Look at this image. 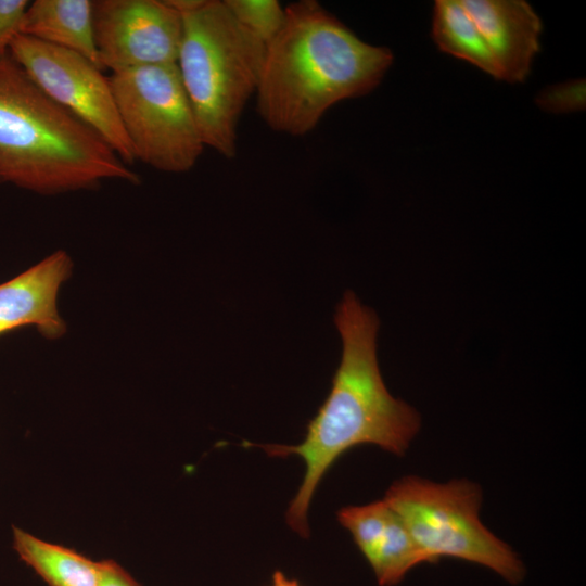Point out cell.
<instances>
[{
    "mask_svg": "<svg viewBox=\"0 0 586 586\" xmlns=\"http://www.w3.org/2000/svg\"><path fill=\"white\" fill-rule=\"evenodd\" d=\"M182 18L177 67L205 148L237 153V129L256 92L266 46L224 0H167Z\"/></svg>",
    "mask_w": 586,
    "mask_h": 586,
    "instance_id": "277c9868",
    "label": "cell"
},
{
    "mask_svg": "<svg viewBox=\"0 0 586 586\" xmlns=\"http://www.w3.org/2000/svg\"><path fill=\"white\" fill-rule=\"evenodd\" d=\"M72 263L59 251L39 264L0 284V335L25 326L55 339L65 332L58 313L61 284L71 273Z\"/></svg>",
    "mask_w": 586,
    "mask_h": 586,
    "instance_id": "8fae6325",
    "label": "cell"
},
{
    "mask_svg": "<svg viewBox=\"0 0 586 586\" xmlns=\"http://www.w3.org/2000/svg\"><path fill=\"white\" fill-rule=\"evenodd\" d=\"M234 18L267 46L281 30L285 7L278 0H224Z\"/></svg>",
    "mask_w": 586,
    "mask_h": 586,
    "instance_id": "9a60e30c",
    "label": "cell"
},
{
    "mask_svg": "<svg viewBox=\"0 0 586 586\" xmlns=\"http://www.w3.org/2000/svg\"><path fill=\"white\" fill-rule=\"evenodd\" d=\"M432 35L445 53L464 60L498 79L488 47L460 0H437L434 4Z\"/></svg>",
    "mask_w": 586,
    "mask_h": 586,
    "instance_id": "5bb4252c",
    "label": "cell"
},
{
    "mask_svg": "<svg viewBox=\"0 0 586 586\" xmlns=\"http://www.w3.org/2000/svg\"><path fill=\"white\" fill-rule=\"evenodd\" d=\"M101 574L98 586H141L118 563L112 560L100 561Z\"/></svg>",
    "mask_w": 586,
    "mask_h": 586,
    "instance_id": "ac0fdd59",
    "label": "cell"
},
{
    "mask_svg": "<svg viewBox=\"0 0 586 586\" xmlns=\"http://www.w3.org/2000/svg\"><path fill=\"white\" fill-rule=\"evenodd\" d=\"M140 177L92 129L51 100L10 53L0 58V183L39 194Z\"/></svg>",
    "mask_w": 586,
    "mask_h": 586,
    "instance_id": "3957f363",
    "label": "cell"
},
{
    "mask_svg": "<svg viewBox=\"0 0 586 586\" xmlns=\"http://www.w3.org/2000/svg\"><path fill=\"white\" fill-rule=\"evenodd\" d=\"M10 55L56 104L98 136L126 164L136 161L109 77L82 55L29 36L12 41Z\"/></svg>",
    "mask_w": 586,
    "mask_h": 586,
    "instance_id": "52a82bcc",
    "label": "cell"
},
{
    "mask_svg": "<svg viewBox=\"0 0 586 586\" xmlns=\"http://www.w3.org/2000/svg\"><path fill=\"white\" fill-rule=\"evenodd\" d=\"M27 0H0V58L9 53L14 38L22 34Z\"/></svg>",
    "mask_w": 586,
    "mask_h": 586,
    "instance_id": "e0dca14e",
    "label": "cell"
},
{
    "mask_svg": "<svg viewBox=\"0 0 586 586\" xmlns=\"http://www.w3.org/2000/svg\"><path fill=\"white\" fill-rule=\"evenodd\" d=\"M384 500L400 517L430 563L443 557L486 566L511 584L525 569L509 545L480 520L482 492L466 479L434 483L404 476L387 489Z\"/></svg>",
    "mask_w": 586,
    "mask_h": 586,
    "instance_id": "5b68a950",
    "label": "cell"
},
{
    "mask_svg": "<svg viewBox=\"0 0 586 586\" xmlns=\"http://www.w3.org/2000/svg\"><path fill=\"white\" fill-rule=\"evenodd\" d=\"M21 35L76 52L102 69L94 40L93 1L36 0L26 10Z\"/></svg>",
    "mask_w": 586,
    "mask_h": 586,
    "instance_id": "7c38bea8",
    "label": "cell"
},
{
    "mask_svg": "<svg viewBox=\"0 0 586 586\" xmlns=\"http://www.w3.org/2000/svg\"><path fill=\"white\" fill-rule=\"evenodd\" d=\"M393 59L388 48L365 42L318 1L292 2L266 46L257 111L273 131L303 137L334 104L377 88Z\"/></svg>",
    "mask_w": 586,
    "mask_h": 586,
    "instance_id": "7a4b0ae2",
    "label": "cell"
},
{
    "mask_svg": "<svg viewBox=\"0 0 586 586\" xmlns=\"http://www.w3.org/2000/svg\"><path fill=\"white\" fill-rule=\"evenodd\" d=\"M269 586H302L296 579L288 577L281 571H275Z\"/></svg>",
    "mask_w": 586,
    "mask_h": 586,
    "instance_id": "d6986e66",
    "label": "cell"
},
{
    "mask_svg": "<svg viewBox=\"0 0 586 586\" xmlns=\"http://www.w3.org/2000/svg\"><path fill=\"white\" fill-rule=\"evenodd\" d=\"M584 87L581 80L552 86L542 92L537 100L540 106L552 112L581 110L585 104Z\"/></svg>",
    "mask_w": 586,
    "mask_h": 586,
    "instance_id": "2e32d148",
    "label": "cell"
},
{
    "mask_svg": "<svg viewBox=\"0 0 586 586\" xmlns=\"http://www.w3.org/2000/svg\"><path fill=\"white\" fill-rule=\"evenodd\" d=\"M13 547L21 560L49 586H98L101 563L77 551L13 528Z\"/></svg>",
    "mask_w": 586,
    "mask_h": 586,
    "instance_id": "4fadbf2b",
    "label": "cell"
},
{
    "mask_svg": "<svg viewBox=\"0 0 586 586\" xmlns=\"http://www.w3.org/2000/svg\"><path fill=\"white\" fill-rule=\"evenodd\" d=\"M342 337V357L332 386L296 445L253 444L271 457L298 456L305 463L303 481L292 499L285 521L302 537L309 536L307 513L326 473L351 448L375 445L403 456L418 434L417 410L387 391L377 359L375 313L347 291L335 313Z\"/></svg>",
    "mask_w": 586,
    "mask_h": 586,
    "instance_id": "6da1fadb",
    "label": "cell"
},
{
    "mask_svg": "<svg viewBox=\"0 0 586 586\" xmlns=\"http://www.w3.org/2000/svg\"><path fill=\"white\" fill-rule=\"evenodd\" d=\"M493 56L498 79L522 82L539 51L542 22L523 0H460Z\"/></svg>",
    "mask_w": 586,
    "mask_h": 586,
    "instance_id": "30bf717a",
    "label": "cell"
},
{
    "mask_svg": "<svg viewBox=\"0 0 586 586\" xmlns=\"http://www.w3.org/2000/svg\"><path fill=\"white\" fill-rule=\"evenodd\" d=\"M136 160L165 173L189 171L205 145L176 63L109 77Z\"/></svg>",
    "mask_w": 586,
    "mask_h": 586,
    "instance_id": "8992f818",
    "label": "cell"
},
{
    "mask_svg": "<svg viewBox=\"0 0 586 586\" xmlns=\"http://www.w3.org/2000/svg\"><path fill=\"white\" fill-rule=\"evenodd\" d=\"M93 26L100 66L111 73L177 63L182 18L167 0L93 1Z\"/></svg>",
    "mask_w": 586,
    "mask_h": 586,
    "instance_id": "ba28073f",
    "label": "cell"
},
{
    "mask_svg": "<svg viewBox=\"0 0 586 586\" xmlns=\"http://www.w3.org/2000/svg\"><path fill=\"white\" fill-rule=\"evenodd\" d=\"M336 517L351 533L380 586H394L416 565L430 563L400 517L384 499L344 507Z\"/></svg>",
    "mask_w": 586,
    "mask_h": 586,
    "instance_id": "9c48e42d",
    "label": "cell"
}]
</instances>
